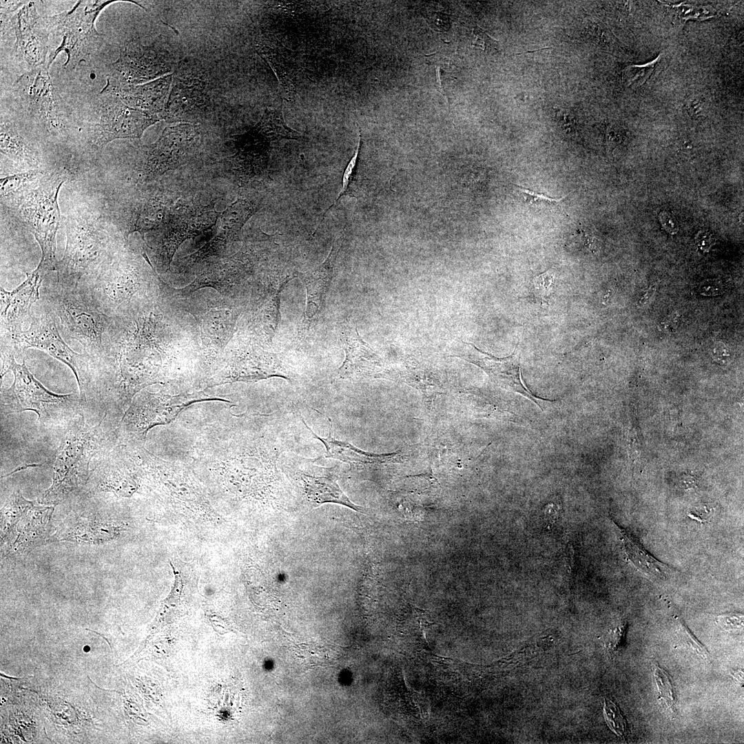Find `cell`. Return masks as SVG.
Instances as JSON below:
<instances>
[{
	"mask_svg": "<svg viewBox=\"0 0 744 744\" xmlns=\"http://www.w3.org/2000/svg\"><path fill=\"white\" fill-rule=\"evenodd\" d=\"M107 415L95 426L86 423L83 413L65 426L52 460V482L38 502L56 506L76 496L87 485L93 459L96 463L116 445L117 427Z\"/></svg>",
	"mask_w": 744,
	"mask_h": 744,
	"instance_id": "1",
	"label": "cell"
},
{
	"mask_svg": "<svg viewBox=\"0 0 744 744\" xmlns=\"http://www.w3.org/2000/svg\"><path fill=\"white\" fill-rule=\"evenodd\" d=\"M65 245L56 266V281L74 287L95 275L118 253L116 229L103 207L85 202L76 205L63 220Z\"/></svg>",
	"mask_w": 744,
	"mask_h": 744,
	"instance_id": "2",
	"label": "cell"
},
{
	"mask_svg": "<svg viewBox=\"0 0 744 744\" xmlns=\"http://www.w3.org/2000/svg\"><path fill=\"white\" fill-rule=\"evenodd\" d=\"M1 377L8 371L14 375L9 388L1 389V414L34 411L40 424L45 426L64 425L85 409L79 395L58 394L46 389L37 380L26 366L25 360L19 364L14 355L2 352Z\"/></svg>",
	"mask_w": 744,
	"mask_h": 744,
	"instance_id": "3",
	"label": "cell"
},
{
	"mask_svg": "<svg viewBox=\"0 0 744 744\" xmlns=\"http://www.w3.org/2000/svg\"><path fill=\"white\" fill-rule=\"evenodd\" d=\"M41 296L61 332L78 341L91 360L101 353L113 318L104 313L81 286L67 287L57 281L42 285Z\"/></svg>",
	"mask_w": 744,
	"mask_h": 744,
	"instance_id": "4",
	"label": "cell"
},
{
	"mask_svg": "<svg viewBox=\"0 0 744 744\" xmlns=\"http://www.w3.org/2000/svg\"><path fill=\"white\" fill-rule=\"evenodd\" d=\"M69 171L55 166L25 195L8 207L25 224L41 249L39 262L49 272L56 271V236L61 213L58 196Z\"/></svg>",
	"mask_w": 744,
	"mask_h": 744,
	"instance_id": "5",
	"label": "cell"
},
{
	"mask_svg": "<svg viewBox=\"0 0 744 744\" xmlns=\"http://www.w3.org/2000/svg\"><path fill=\"white\" fill-rule=\"evenodd\" d=\"M145 285L141 267L129 256L118 253L95 275L79 284L111 318L130 316L135 298Z\"/></svg>",
	"mask_w": 744,
	"mask_h": 744,
	"instance_id": "6",
	"label": "cell"
},
{
	"mask_svg": "<svg viewBox=\"0 0 744 744\" xmlns=\"http://www.w3.org/2000/svg\"><path fill=\"white\" fill-rule=\"evenodd\" d=\"M54 508L26 499L20 490L13 493L1 509V546L4 555H20L50 541Z\"/></svg>",
	"mask_w": 744,
	"mask_h": 744,
	"instance_id": "7",
	"label": "cell"
},
{
	"mask_svg": "<svg viewBox=\"0 0 744 744\" xmlns=\"http://www.w3.org/2000/svg\"><path fill=\"white\" fill-rule=\"evenodd\" d=\"M1 347L23 353L30 348L46 352L52 358L65 364L76 377L79 396L85 408L86 397L92 378V361L88 355L78 353L63 341L60 335L54 317L45 311L38 317H33L29 327L12 336L2 340Z\"/></svg>",
	"mask_w": 744,
	"mask_h": 744,
	"instance_id": "8",
	"label": "cell"
},
{
	"mask_svg": "<svg viewBox=\"0 0 744 744\" xmlns=\"http://www.w3.org/2000/svg\"><path fill=\"white\" fill-rule=\"evenodd\" d=\"M96 108L85 126L87 143L103 148L116 139L140 138L145 130L162 120L147 111L126 105L116 92L103 90Z\"/></svg>",
	"mask_w": 744,
	"mask_h": 744,
	"instance_id": "9",
	"label": "cell"
},
{
	"mask_svg": "<svg viewBox=\"0 0 744 744\" xmlns=\"http://www.w3.org/2000/svg\"><path fill=\"white\" fill-rule=\"evenodd\" d=\"M114 1H79L72 10L52 17L53 30L61 37L59 46L48 57L49 66L61 52L67 56L64 67L74 68L98 47L100 34L95 21L102 10Z\"/></svg>",
	"mask_w": 744,
	"mask_h": 744,
	"instance_id": "10",
	"label": "cell"
},
{
	"mask_svg": "<svg viewBox=\"0 0 744 744\" xmlns=\"http://www.w3.org/2000/svg\"><path fill=\"white\" fill-rule=\"evenodd\" d=\"M199 135L191 123L166 127L156 142L138 150L134 165L136 182H148L186 163L196 149Z\"/></svg>",
	"mask_w": 744,
	"mask_h": 744,
	"instance_id": "11",
	"label": "cell"
},
{
	"mask_svg": "<svg viewBox=\"0 0 744 744\" xmlns=\"http://www.w3.org/2000/svg\"><path fill=\"white\" fill-rule=\"evenodd\" d=\"M176 65L173 56L158 43L145 45L132 39L121 47L119 57L109 65L107 82L116 90L143 84L172 74Z\"/></svg>",
	"mask_w": 744,
	"mask_h": 744,
	"instance_id": "12",
	"label": "cell"
},
{
	"mask_svg": "<svg viewBox=\"0 0 744 744\" xmlns=\"http://www.w3.org/2000/svg\"><path fill=\"white\" fill-rule=\"evenodd\" d=\"M16 41L14 52L28 70L46 63L48 40L53 30L52 17L39 14L34 2H28L11 17Z\"/></svg>",
	"mask_w": 744,
	"mask_h": 744,
	"instance_id": "13",
	"label": "cell"
},
{
	"mask_svg": "<svg viewBox=\"0 0 744 744\" xmlns=\"http://www.w3.org/2000/svg\"><path fill=\"white\" fill-rule=\"evenodd\" d=\"M48 62L22 74L17 81L21 103L31 116L51 134L64 130L58 114Z\"/></svg>",
	"mask_w": 744,
	"mask_h": 744,
	"instance_id": "14",
	"label": "cell"
},
{
	"mask_svg": "<svg viewBox=\"0 0 744 744\" xmlns=\"http://www.w3.org/2000/svg\"><path fill=\"white\" fill-rule=\"evenodd\" d=\"M49 271L39 263L27 274L26 280L11 291L1 287V340H8L23 331L24 324L31 322L30 309L40 298V288Z\"/></svg>",
	"mask_w": 744,
	"mask_h": 744,
	"instance_id": "15",
	"label": "cell"
},
{
	"mask_svg": "<svg viewBox=\"0 0 744 744\" xmlns=\"http://www.w3.org/2000/svg\"><path fill=\"white\" fill-rule=\"evenodd\" d=\"M207 81L200 75L177 70L173 79L163 119L169 123L192 122L209 104Z\"/></svg>",
	"mask_w": 744,
	"mask_h": 744,
	"instance_id": "16",
	"label": "cell"
},
{
	"mask_svg": "<svg viewBox=\"0 0 744 744\" xmlns=\"http://www.w3.org/2000/svg\"><path fill=\"white\" fill-rule=\"evenodd\" d=\"M340 338L345 359L337 371L340 378H386V371L380 357L362 339L357 328L348 321L342 324Z\"/></svg>",
	"mask_w": 744,
	"mask_h": 744,
	"instance_id": "17",
	"label": "cell"
},
{
	"mask_svg": "<svg viewBox=\"0 0 744 744\" xmlns=\"http://www.w3.org/2000/svg\"><path fill=\"white\" fill-rule=\"evenodd\" d=\"M343 231L334 241L325 260L314 269L302 275L307 293L306 306L300 335L306 333L319 318L333 278V267L340 251Z\"/></svg>",
	"mask_w": 744,
	"mask_h": 744,
	"instance_id": "18",
	"label": "cell"
},
{
	"mask_svg": "<svg viewBox=\"0 0 744 744\" xmlns=\"http://www.w3.org/2000/svg\"><path fill=\"white\" fill-rule=\"evenodd\" d=\"M473 347L475 352L460 357L482 369L498 386L518 393L532 400L541 409V403L546 401L534 395L524 384L521 377L520 353L515 351L505 358H496Z\"/></svg>",
	"mask_w": 744,
	"mask_h": 744,
	"instance_id": "19",
	"label": "cell"
},
{
	"mask_svg": "<svg viewBox=\"0 0 744 744\" xmlns=\"http://www.w3.org/2000/svg\"><path fill=\"white\" fill-rule=\"evenodd\" d=\"M121 526L96 516H75L65 520L52 535L50 541H68L79 544H101L114 540Z\"/></svg>",
	"mask_w": 744,
	"mask_h": 744,
	"instance_id": "20",
	"label": "cell"
},
{
	"mask_svg": "<svg viewBox=\"0 0 744 744\" xmlns=\"http://www.w3.org/2000/svg\"><path fill=\"white\" fill-rule=\"evenodd\" d=\"M173 74L143 84L122 86L113 91L128 106L149 112L163 119L172 86Z\"/></svg>",
	"mask_w": 744,
	"mask_h": 744,
	"instance_id": "21",
	"label": "cell"
},
{
	"mask_svg": "<svg viewBox=\"0 0 744 744\" xmlns=\"http://www.w3.org/2000/svg\"><path fill=\"white\" fill-rule=\"evenodd\" d=\"M0 149L1 154L20 167V172L50 169L45 167L44 159L37 146L10 121H1Z\"/></svg>",
	"mask_w": 744,
	"mask_h": 744,
	"instance_id": "22",
	"label": "cell"
},
{
	"mask_svg": "<svg viewBox=\"0 0 744 744\" xmlns=\"http://www.w3.org/2000/svg\"><path fill=\"white\" fill-rule=\"evenodd\" d=\"M302 489L308 502L313 507L325 503H335L347 506L360 513L364 508L353 504L342 491L335 477L330 475H311L299 472Z\"/></svg>",
	"mask_w": 744,
	"mask_h": 744,
	"instance_id": "23",
	"label": "cell"
},
{
	"mask_svg": "<svg viewBox=\"0 0 744 744\" xmlns=\"http://www.w3.org/2000/svg\"><path fill=\"white\" fill-rule=\"evenodd\" d=\"M305 426L310 431L312 435L320 440L326 448L324 456L328 458H333L349 464H381L394 462L400 458L397 453L376 454L366 452L356 448L347 442L338 440L332 436V423L329 421V432L326 437H321L315 433L302 419Z\"/></svg>",
	"mask_w": 744,
	"mask_h": 744,
	"instance_id": "24",
	"label": "cell"
},
{
	"mask_svg": "<svg viewBox=\"0 0 744 744\" xmlns=\"http://www.w3.org/2000/svg\"><path fill=\"white\" fill-rule=\"evenodd\" d=\"M8 721L3 722L7 727V734L9 737L14 736L17 743H39L43 741V730H41V721L39 719L37 710H30L28 705H12L8 709Z\"/></svg>",
	"mask_w": 744,
	"mask_h": 744,
	"instance_id": "25",
	"label": "cell"
},
{
	"mask_svg": "<svg viewBox=\"0 0 744 744\" xmlns=\"http://www.w3.org/2000/svg\"><path fill=\"white\" fill-rule=\"evenodd\" d=\"M255 211L254 206L247 200L238 198L225 209L220 215V225L216 234L211 242L207 243L209 251L225 246L229 240L238 236L242 227Z\"/></svg>",
	"mask_w": 744,
	"mask_h": 744,
	"instance_id": "26",
	"label": "cell"
},
{
	"mask_svg": "<svg viewBox=\"0 0 744 744\" xmlns=\"http://www.w3.org/2000/svg\"><path fill=\"white\" fill-rule=\"evenodd\" d=\"M616 524L620 534L623 550L628 559L639 570L648 575L663 579L669 575V567L652 557L634 535Z\"/></svg>",
	"mask_w": 744,
	"mask_h": 744,
	"instance_id": "27",
	"label": "cell"
},
{
	"mask_svg": "<svg viewBox=\"0 0 744 744\" xmlns=\"http://www.w3.org/2000/svg\"><path fill=\"white\" fill-rule=\"evenodd\" d=\"M50 169H32L1 177V204L8 207L32 189Z\"/></svg>",
	"mask_w": 744,
	"mask_h": 744,
	"instance_id": "28",
	"label": "cell"
},
{
	"mask_svg": "<svg viewBox=\"0 0 744 744\" xmlns=\"http://www.w3.org/2000/svg\"><path fill=\"white\" fill-rule=\"evenodd\" d=\"M257 49L258 54L269 64L277 76L282 96L291 101L296 92V87L284 57L276 49L263 43L258 44Z\"/></svg>",
	"mask_w": 744,
	"mask_h": 744,
	"instance_id": "29",
	"label": "cell"
},
{
	"mask_svg": "<svg viewBox=\"0 0 744 744\" xmlns=\"http://www.w3.org/2000/svg\"><path fill=\"white\" fill-rule=\"evenodd\" d=\"M255 127L270 141L282 138L297 140L302 136L286 125L279 110H267Z\"/></svg>",
	"mask_w": 744,
	"mask_h": 744,
	"instance_id": "30",
	"label": "cell"
},
{
	"mask_svg": "<svg viewBox=\"0 0 744 744\" xmlns=\"http://www.w3.org/2000/svg\"><path fill=\"white\" fill-rule=\"evenodd\" d=\"M397 375L403 382L420 389L426 395L440 393L442 384L440 378L425 369L411 366L408 362Z\"/></svg>",
	"mask_w": 744,
	"mask_h": 744,
	"instance_id": "31",
	"label": "cell"
},
{
	"mask_svg": "<svg viewBox=\"0 0 744 744\" xmlns=\"http://www.w3.org/2000/svg\"><path fill=\"white\" fill-rule=\"evenodd\" d=\"M659 55L654 61L643 65H630L622 71V82L626 87H635L642 85L650 76L657 63L660 61Z\"/></svg>",
	"mask_w": 744,
	"mask_h": 744,
	"instance_id": "32",
	"label": "cell"
},
{
	"mask_svg": "<svg viewBox=\"0 0 744 744\" xmlns=\"http://www.w3.org/2000/svg\"><path fill=\"white\" fill-rule=\"evenodd\" d=\"M603 714L610 730L617 736L625 737L628 734V724L618 706L608 699H604Z\"/></svg>",
	"mask_w": 744,
	"mask_h": 744,
	"instance_id": "33",
	"label": "cell"
},
{
	"mask_svg": "<svg viewBox=\"0 0 744 744\" xmlns=\"http://www.w3.org/2000/svg\"><path fill=\"white\" fill-rule=\"evenodd\" d=\"M360 145H361V134L360 133V134H359V141H358V143L357 145V147H356V149L355 151V153H354L353 156H352V158H351V160L349 161V162L348 163V164H347V167L345 168V170L344 172V174H343L342 180V189H341L340 194H338L337 198L328 207V209L324 212V214H323V216L322 217V219H321L320 223L318 224V227H316L315 231L313 233V235L318 231L320 225H321L322 221L324 219V217H325L327 211L333 206H334V205H335L337 204V203L338 202V200L340 199V198L342 196L347 194L349 187V185H350V183H351V182L352 180L353 174H354V172H355V167H356V165H357V161H358V156H359V153H360Z\"/></svg>",
	"mask_w": 744,
	"mask_h": 744,
	"instance_id": "34",
	"label": "cell"
},
{
	"mask_svg": "<svg viewBox=\"0 0 744 744\" xmlns=\"http://www.w3.org/2000/svg\"><path fill=\"white\" fill-rule=\"evenodd\" d=\"M654 674L659 692V699H662L668 707H672L674 703L675 697L670 676L657 665H655Z\"/></svg>",
	"mask_w": 744,
	"mask_h": 744,
	"instance_id": "35",
	"label": "cell"
},
{
	"mask_svg": "<svg viewBox=\"0 0 744 744\" xmlns=\"http://www.w3.org/2000/svg\"><path fill=\"white\" fill-rule=\"evenodd\" d=\"M517 187L522 193L525 203L530 205L559 207L561 200L566 198V196H564L559 198H553L521 185H517Z\"/></svg>",
	"mask_w": 744,
	"mask_h": 744,
	"instance_id": "36",
	"label": "cell"
},
{
	"mask_svg": "<svg viewBox=\"0 0 744 744\" xmlns=\"http://www.w3.org/2000/svg\"><path fill=\"white\" fill-rule=\"evenodd\" d=\"M554 282V276L545 272L535 278L533 285L537 296L541 302H547V298Z\"/></svg>",
	"mask_w": 744,
	"mask_h": 744,
	"instance_id": "37",
	"label": "cell"
},
{
	"mask_svg": "<svg viewBox=\"0 0 744 744\" xmlns=\"http://www.w3.org/2000/svg\"><path fill=\"white\" fill-rule=\"evenodd\" d=\"M679 622L680 624L679 637H681L683 641L690 645L697 654L702 657L707 659L709 657V654L705 647L695 638L693 634L681 621L679 620Z\"/></svg>",
	"mask_w": 744,
	"mask_h": 744,
	"instance_id": "38",
	"label": "cell"
},
{
	"mask_svg": "<svg viewBox=\"0 0 744 744\" xmlns=\"http://www.w3.org/2000/svg\"><path fill=\"white\" fill-rule=\"evenodd\" d=\"M425 18L430 26L436 31L446 32L451 27L450 19L444 13L430 12L425 15Z\"/></svg>",
	"mask_w": 744,
	"mask_h": 744,
	"instance_id": "39",
	"label": "cell"
},
{
	"mask_svg": "<svg viewBox=\"0 0 744 744\" xmlns=\"http://www.w3.org/2000/svg\"><path fill=\"white\" fill-rule=\"evenodd\" d=\"M717 621L725 629L738 628L743 626V615L741 614L731 613L719 616Z\"/></svg>",
	"mask_w": 744,
	"mask_h": 744,
	"instance_id": "40",
	"label": "cell"
},
{
	"mask_svg": "<svg viewBox=\"0 0 744 744\" xmlns=\"http://www.w3.org/2000/svg\"><path fill=\"white\" fill-rule=\"evenodd\" d=\"M713 358L721 363H725L730 355V350L722 343L716 344L712 350Z\"/></svg>",
	"mask_w": 744,
	"mask_h": 744,
	"instance_id": "41",
	"label": "cell"
},
{
	"mask_svg": "<svg viewBox=\"0 0 744 744\" xmlns=\"http://www.w3.org/2000/svg\"><path fill=\"white\" fill-rule=\"evenodd\" d=\"M657 289L655 285H651L648 289L642 295L639 300L638 304L640 306H643L652 298Z\"/></svg>",
	"mask_w": 744,
	"mask_h": 744,
	"instance_id": "42",
	"label": "cell"
},
{
	"mask_svg": "<svg viewBox=\"0 0 744 744\" xmlns=\"http://www.w3.org/2000/svg\"><path fill=\"white\" fill-rule=\"evenodd\" d=\"M696 479L691 475H685L682 477L681 482L683 487L686 489L692 488L696 484Z\"/></svg>",
	"mask_w": 744,
	"mask_h": 744,
	"instance_id": "43",
	"label": "cell"
},
{
	"mask_svg": "<svg viewBox=\"0 0 744 744\" xmlns=\"http://www.w3.org/2000/svg\"><path fill=\"white\" fill-rule=\"evenodd\" d=\"M677 320L676 316H674L671 317L670 320L668 319L665 322L661 323V324L663 327V331L670 332L671 331L675 330Z\"/></svg>",
	"mask_w": 744,
	"mask_h": 744,
	"instance_id": "44",
	"label": "cell"
},
{
	"mask_svg": "<svg viewBox=\"0 0 744 744\" xmlns=\"http://www.w3.org/2000/svg\"><path fill=\"white\" fill-rule=\"evenodd\" d=\"M659 217H660V220H661V223H662L661 225H663V227H664L667 223H670V225L673 229V230L675 232L677 231L678 229L675 227V225H674V222L672 221V219L669 216L668 214H667L666 213L661 214Z\"/></svg>",
	"mask_w": 744,
	"mask_h": 744,
	"instance_id": "45",
	"label": "cell"
}]
</instances>
